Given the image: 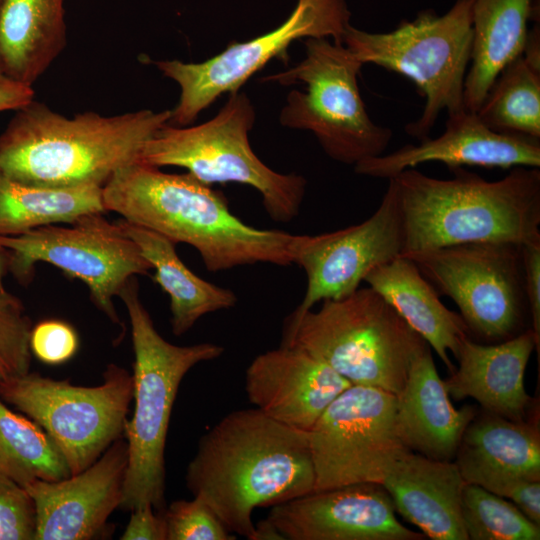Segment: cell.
<instances>
[{
  "label": "cell",
  "instance_id": "cell-1",
  "mask_svg": "<svg viewBox=\"0 0 540 540\" xmlns=\"http://www.w3.org/2000/svg\"><path fill=\"white\" fill-rule=\"evenodd\" d=\"M186 484L231 533L256 540V508L314 491L308 432L255 407L232 411L200 438Z\"/></svg>",
  "mask_w": 540,
  "mask_h": 540
},
{
  "label": "cell",
  "instance_id": "cell-2",
  "mask_svg": "<svg viewBox=\"0 0 540 540\" xmlns=\"http://www.w3.org/2000/svg\"><path fill=\"white\" fill-rule=\"evenodd\" d=\"M102 199L106 211L194 247L210 272L256 263L293 264L294 235L247 225L229 210L221 192L188 172L166 173L136 161L107 180Z\"/></svg>",
  "mask_w": 540,
  "mask_h": 540
},
{
  "label": "cell",
  "instance_id": "cell-3",
  "mask_svg": "<svg viewBox=\"0 0 540 540\" xmlns=\"http://www.w3.org/2000/svg\"><path fill=\"white\" fill-rule=\"evenodd\" d=\"M170 117L171 109L67 117L34 99L0 133V175L48 188L103 186L118 169L140 161L146 142Z\"/></svg>",
  "mask_w": 540,
  "mask_h": 540
},
{
  "label": "cell",
  "instance_id": "cell-4",
  "mask_svg": "<svg viewBox=\"0 0 540 540\" xmlns=\"http://www.w3.org/2000/svg\"><path fill=\"white\" fill-rule=\"evenodd\" d=\"M438 179L409 168L388 179L401 212L402 255L470 242L540 241V170L488 181L462 167Z\"/></svg>",
  "mask_w": 540,
  "mask_h": 540
},
{
  "label": "cell",
  "instance_id": "cell-5",
  "mask_svg": "<svg viewBox=\"0 0 540 540\" xmlns=\"http://www.w3.org/2000/svg\"><path fill=\"white\" fill-rule=\"evenodd\" d=\"M119 297L126 306L134 350V413L125 421L128 464L120 508L150 505L165 508V444L169 420L180 383L195 365L219 358L224 348L204 342L177 346L154 327L139 297L138 282L130 278Z\"/></svg>",
  "mask_w": 540,
  "mask_h": 540
},
{
  "label": "cell",
  "instance_id": "cell-6",
  "mask_svg": "<svg viewBox=\"0 0 540 540\" xmlns=\"http://www.w3.org/2000/svg\"><path fill=\"white\" fill-rule=\"evenodd\" d=\"M281 345L301 348L354 385L397 395L413 360L429 345L371 287L324 300L319 310L290 314Z\"/></svg>",
  "mask_w": 540,
  "mask_h": 540
},
{
  "label": "cell",
  "instance_id": "cell-7",
  "mask_svg": "<svg viewBox=\"0 0 540 540\" xmlns=\"http://www.w3.org/2000/svg\"><path fill=\"white\" fill-rule=\"evenodd\" d=\"M473 0H456L443 15L432 9L403 20L390 32L372 33L350 25L343 44L363 63L375 64L409 78L425 98L420 117L405 126L419 141L429 137L442 111L464 106L470 63Z\"/></svg>",
  "mask_w": 540,
  "mask_h": 540
},
{
  "label": "cell",
  "instance_id": "cell-8",
  "mask_svg": "<svg viewBox=\"0 0 540 540\" xmlns=\"http://www.w3.org/2000/svg\"><path fill=\"white\" fill-rule=\"evenodd\" d=\"M256 119L249 97L240 90L210 120L177 126L169 122L146 142L140 161L187 170L204 184L240 183L259 192L267 214L288 223L298 214L306 192V179L296 173L272 170L254 153L249 133Z\"/></svg>",
  "mask_w": 540,
  "mask_h": 540
},
{
  "label": "cell",
  "instance_id": "cell-9",
  "mask_svg": "<svg viewBox=\"0 0 540 540\" xmlns=\"http://www.w3.org/2000/svg\"><path fill=\"white\" fill-rule=\"evenodd\" d=\"M304 44L301 62L261 79L304 85L286 96L280 124L312 132L328 157L346 165L384 154L393 132L373 122L366 110L358 85L364 64L328 38H306Z\"/></svg>",
  "mask_w": 540,
  "mask_h": 540
},
{
  "label": "cell",
  "instance_id": "cell-10",
  "mask_svg": "<svg viewBox=\"0 0 540 540\" xmlns=\"http://www.w3.org/2000/svg\"><path fill=\"white\" fill-rule=\"evenodd\" d=\"M103 380L98 386L85 387L28 372L0 379V398L45 430L75 475L123 434L133 398V376L110 364Z\"/></svg>",
  "mask_w": 540,
  "mask_h": 540
},
{
  "label": "cell",
  "instance_id": "cell-11",
  "mask_svg": "<svg viewBox=\"0 0 540 540\" xmlns=\"http://www.w3.org/2000/svg\"><path fill=\"white\" fill-rule=\"evenodd\" d=\"M402 256L454 301L470 336L498 343L531 328L521 244L470 242Z\"/></svg>",
  "mask_w": 540,
  "mask_h": 540
},
{
  "label": "cell",
  "instance_id": "cell-12",
  "mask_svg": "<svg viewBox=\"0 0 540 540\" xmlns=\"http://www.w3.org/2000/svg\"><path fill=\"white\" fill-rule=\"evenodd\" d=\"M8 271L28 283L39 262L52 264L81 280L99 310L120 323L113 298L127 281L147 274L151 264L136 243L102 213L84 215L70 226L47 225L14 236H0Z\"/></svg>",
  "mask_w": 540,
  "mask_h": 540
},
{
  "label": "cell",
  "instance_id": "cell-13",
  "mask_svg": "<svg viewBox=\"0 0 540 540\" xmlns=\"http://www.w3.org/2000/svg\"><path fill=\"white\" fill-rule=\"evenodd\" d=\"M314 491L358 483L381 484L411 450L396 424V395L352 384L308 431Z\"/></svg>",
  "mask_w": 540,
  "mask_h": 540
},
{
  "label": "cell",
  "instance_id": "cell-14",
  "mask_svg": "<svg viewBox=\"0 0 540 540\" xmlns=\"http://www.w3.org/2000/svg\"><path fill=\"white\" fill-rule=\"evenodd\" d=\"M351 12L345 0H298L290 16L277 28L245 42L230 43L217 55L198 63L177 59L153 64L180 88L170 124L191 125L222 94L241 86L301 38H332L343 44Z\"/></svg>",
  "mask_w": 540,
  "mask_h": 540
},
{
  "label": "cell",
  "instance_id": "cell-15",
  "mask_svg": "<svg viewBox=\"0 0 540 540\" xmlns=\"http://www.w3.org/2000/svg\"><path fill=\"white\" fill-rule=\"evenodd\" d=\"M403 249L402 216L388 183L379 207L363 222L319 235H294L292 259L304 270L307 288L291 314L352 294L373 269L401 256Z\"/></svg>",
  "mask_w": 540,
  "mask_h": 540
},
{
  "label": "cell",
  "instance_id": "cell-16",
  "mask_svg": "<svg viewBox=\"0 0 540 540\" xmlns=\"http://www.w3.org/2000/svg\"><path fill=\"white\" fill-rule=\"evenodd\" d=\"M387 490L377 483L351 484L284 501L264 521L282 540H421L402 525Z\"/></svg>",
  "mask_w": 540,
  "mask_h": 540
},
{
  "label": "cell",
  "instance_id": "cell-17",
  "mask_svg": "<svg viewBox=\"0 0 540 540\" xmlns=\"http://www.w3.org/2000/svg\"><path fill=\"white\" fill-rule=\"evenodd\" d=\"M128 464L121 437L80 473L58 481L34 479L23 487L36 510L35 540H87L106 526L120 506Z\"/></svg>",
  "mask_w": 540,
  "mask_h": 540
},
{
  "label": "cell",
  "instance_id": "cell-18",
  "mask_svg": "<svg viewBox=\"0 0 540 540\" xmlns=\"http://www.w3.org/2000/svg\"><path fill=\"white\" fill-rule=\"evenodd\" d=\"M417 145L368 158L354 165L359 175L390 179L427 162H441L449 169L462 166L511 169L540 167V138L497 132L488 128L476 112L463 109L448 114L445 131Z\"/></svg>",
  "mask_w": 540,
  "mask_h": 540
},
{
  "label": "cell",
  "instance_id": "cell-19",
  "mask_svg": "<svg viewBox=\"0 0 540 540\" xmlns=\"http://www.w3.org/2000/svg\"><path fill=\"white\" fill-rule=\"evenodd\" d=\"M351 385L328 364L293 346L257 355L245 373L246 395L255 408L307 432Z\"/></svg>",
  "mask_w": 540,
  "mask_h": 540
},
{
  "label": "cell",
  "instance_id": "cell-20",
  "mask_svg": "<svg viewBox=\"0 0 540 540\" xmlns=\"http://www.w3.org/2000/svg\"><path fill=\"white\" fill-rule=\"evenodd\" d=\"M455 456L466 483L508 498L517 485L540 480L538 424L510 420L490 412L474 417Z\"/></svg>",
  "mask_w": 540,
  "mask_h": 540
},
{
  "label": "cell",
  "instance_id": "cell-21",
  "mask_svg": "<svg viewBox=\"0 0 540 540\" xmlns=\"http://www.w3.org/2000/svg\"><path fill=\"white\" fill-rule=\"evenodd\" d=\"M539 341L531 328L508 340L482 344L463 340L456 360L458 368L444 381L455 400L471 397L487 412L524 420L531 397L524 387V373Z\"/></svg>",
  "mask_w": 540,
  "mask_h": 540
},
{
  "label": "cell",
  "instance_id": "cell-22",
  "mask_svg": "<svg viewBox=\"0 0 540 540\" xmlns=\"http://www.w3.org/2000/svg\"><path fill=\"white\" fill-rule=\"evenodd\" d=\"M465 484L456 463L414 451L382 482L395 510L433 540H468L461 510Z\"/></svg>",
  "mask_w": 540,
  "mask_h": 540
},
{
  "label": "cell",
  "instance_id": "cell-23",
  "mask_svg": "<svg viewBox=\"0 0 540 540\" xmlns=\"http://www.w3.org/2000/svg\"><path fill=\"white\" fill-rule=\"evenodd\" d=\"M475 415L470 405H452L428 346L413 360L396 395V424L403 443L426 457L451 460Z\"/></svg>",
  "mask_w": 540,
  "mask_h": 540
},
{
  "label": "cell",
  "instance_id": "cell-24",
  "mask_svg": "<svg viewBox=\"0 0 540 540\" xmlns=\"http://www.w3.org/2000/svg\"><path fill=\"white\" fill-rule=\"evenodd\" d=\"M428 343L450 374L470 332L460 314L449 310L415 263L399 256L373 269L364 279Z\"/></svg>",
  "mask_w": 540,
  "mask_h": 540
},
{
  "label": "cell",
  "instance_id": "cell-25",
  "mask_svg": "<svg viewBox=\"0 0 540 540\" xmlns=\"http://www.w3.org/2000/svg\"><path fill=\"white\" fill-rule=\"evenodd\" d=\"M65 0H1L0 69L29 86L67 43Z\"/></svg>",
  "mask_w": 540,
  "mask_h": 540
},
{
  "label": "cell",
  "instance_id": "cell-26",
  "mask_svg": "<svg viewBox=\"0 0 540 540\" xmlns=\"http://www.w3.org/2000/svg\"><path fill=\"white\" fill-rule=\"evenodd\" d=\"M534 0H473L472 51L464 84V106L476 112L502 69L522 55Z\"/></svg>",
  "mask_w": 540,
  "mask_h": 540
},
{
  "label": "cell",
  "instance_id": "cell-27",
  "mask_svg": "<svg viewBox=\"0 0 540 540\" xmlns=\"http://www.w3.org/2000/svg\"><path fill=\"white\" fill-rule=\"evenodd\" d=\"M117 224L136 243L142 256L155 269L154 281L169 295L171 328L175 336L186 333L202 316L236 304L233 291L203 280L186 267L176 253V243L124 219Z\"/></svg>",
  "mask_w": 540,
  "mask_h": 540
},
{
  "label": "cell",
  "instance_id": "cell-28",
  "mask_svg": "<svg viewBox=\"0 0 540 540\" xmlns=\"http://www.w3.org/2000/svg\"><path fill=\"white\" fill-rule=\"evenodd\" d=\"M102 186L67 188L32 186L0 175V236H14L32 229L72 223L103 213Z\"/></svg>",
  "mask_w": 540,
  "mask_h": 540
},
{
  "label": "cell",
  "instance_id": "cell-29",
  "mask_svg": "<svg viewBox=\"0 0 540 540\" xmlns=\"http://www.w3.org/2000/svg\"><path fill=\"white\" fill-rule=\"evenodd\" d=\"M0 472L21 486L34 479L69 477L67 463L52 438L29 417L0 398Z\"/></svg>",
  "mask_w": 540,
  "mask_h": 540
},
{
  "label": "cell",
  "instance_id": "cell-30",
  "mask_svg": "<svg viewBox=\"0 0 540 540\" xmlns=\"http://www.w3.org/2000/svg\"><path fill=\"white\" fill-rule=\"evenodd\" d=\"M476 113L494 131L540 138V66L523 55L512 60L499 73Z\"/></svg>",
  "mask_w": 540,
  "mask_h": 540
},
{
  "label": "cell",
  "instance_id": "cell-31",
  "mask_svg": "<svg viewBox=\"0 0 540 540\" xmlns=\"http://www.w3.org/2000/svg\"><path fill=\"white\" fill-rule=\"evenodd\" d=\"M461 510L468 539H540V526L529 520L514 503L479 485L465 484Z\"/></svg>",
  "mask_w": 540,
  "mask_h": 540
},
{
  "label": "cell",
  "instance_id": "cell-32",
  "mask_svg": "<svg viewBox=\"0 0 540 540\" xmlns=\"http://www.w3.org/2000/svg\"><path fill=\"white\" fill-rule=\"evenodd\" d=\"M31 330L32 321L21 300L0 283V379L29 372Z\"/></svg>",
  "mask_w": 540,
  "mask_h": 540
},
{
  "label": "cell",
  "instance_id": "cell-33",
  "mask_svg": "<svg viewBox=\"0 0 540 540\" xmlns=\"http://www.w3.org/2000/svg\"><path fill=\"white\" fill-rule=\"evenodd\" d=\"M166 540H235L214 511L200 498L177 500L162 511Z\"/></svg>",
  "mask_w": 540,
  "mask_h": 540
},
{
  "label": "cell",
  "instance_id": "cell-34",
  "mask_svg": "<svg viewBox=\"0 0 540 540\" xmlns=\"http://www.w3.org/2000/svg\"><path fill=\"white\" fill-rule=\"evenodd\" d=\"M35 535L36 510L31 496L0 472V540H32Z\"/></svg>",
  "mask_w": 540,
  "mask_h": 540
},
{
  "label": "cell",
  "instance_id": "cell-35",
  "mask_svg": "<svg viewBox=\"0 0 540 540\" xmlns=\"http://www.w3.org/2000/svg\"><path fill=\"white\" fill-rule=\"evenodd\" d=\"M78 337L74 329L59 320L38 323L30 333L31 352L47 364H61L77 351Z\"/></svg>",
  "mask_w": 540,
  "mask_h": 540
},
{
  "label": "cell",
  "instance_id": "cell-36",
  "mask_svg": "<svg viewBox=\"0 0 540 540\" xmlns=\"http://www.w3.org/2000/svg\"><path fill=\"white\" fill-rule=\"evenodd\" d=\"M522 260L531 329L540 342V241L522 245Z\"/></svg>",
  "mask_w": 540,
  "mask_h": 540
},
{
  "label": "cell",
  "instance_id": "cell-37",
  "mask_svg": "<svg viewBox=\"0 0 540 540\" xmlns=\"http://www.w3.org/2000/svg\"><path fill=\"white\" fill-rule=\"evenodd\" d=\"M150 506L131 510V516L122 540H166V525L162 511Z\"/></svg>",
  "mask_w": 540,
  "mask_h": 540
},
{
  "label": "cell",
  "instance_id": "cell-38",
  "mask_svg": "<svg viewBox=\"0 0 540 540\" xmlns=\"http://www.w3.org/2000/svg\"><path fill=\"white\" fill-rule=\"evenodd\" d=\"M34 99L33 86L9 77L0 69V112L16 111Z\"/></svg>",
  "mask_w": 540,
  "mask_h": 540
},
{
  "label": "cell",
  "instance_id": "cell-39",
  "mask_svg": "<svg viewBox=\"0 0 540 540\" xmlns=\"http://www.w3.org/2000/svg\"><path fill=\"white\" fill-rule=\"evenodd\" d=\"M508 498L529 520L540 526V480L517 485Z\"/></svg>",
  "mask_w": 540,
  "mask_h": 540
},
{
  "label": "cell",
  "instance_id": "cell-40",
  "mask_svg": "<svg viewBox=\"0 0 540 540\" xmlns=\"http://www.w3.org/2000/svg\"><path fill=\"white\" fill-rule=\"evenodd\" d=\"M8 271L7 258L2 249H0V283H3V278Z\"/></svg>",
  "mask_w": 540,
  "mask_h": 540
},
{
  "label": "cell",
  "instance_id": "cell-41",
  "mask_svg": "<svg viewBox=\"0 0 540 540\" xmlns=\"http://www.w3.org/2000/svg\"><path fill=\"white\" fill-rule=\"evenodd\" d=\"M0 3H1V0H0Z\"/></svg>",
  "mask_w": 540,
  "mask_h": 540
}]
</instances>
